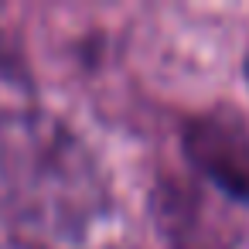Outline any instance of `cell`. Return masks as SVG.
Returning a JSON list of instances; mask_svg holds the SVG:
<instances>
[{"label":"cell","mask_w":249,"mask_h":249,"mask_svg":"<svg viewBox=\"0 0 249 249\" xmlns=\"http://www.w3.org/2000/svg\"><path fill=\"white\" fill-rule=\"evenodd\" d=\"M113 184L75 126L18 106L0 109V212L41 249H82L113 225Z\"/></svg>","instance_id":"1"},{"label":"cell","mask_w":249,"mask_h":249,"mask_svg":"<svg viewBox=\"0 0 249 249\" xmlns=\"http://www.w3.org/2000/svg\"><path fill=\"white\" fill-rule=\"evenodd\" d=\"M184 150L222 191L249 198V130L232 113L195 116L184 130Z\"/></svg>","instance_id":"2"},{"label":"cell","mask_w":249,"mask_h":249,"mask_svg":"<svg viewBox=\"0 0 249 249\" xmlns=\"http://www.w3.org/2000/svg\"><path fill=\"white\" fill-rule=\"evenodd\" d=\"M232 249H249V232H246V235H239V239H235V246H232Z\"/></svg>","instance_id":"3"},{"label":"cell","mask_w":249,"mask_h":249,"mask_svg":"<svg viewBox=\"0 0 249 249\" xmlns=\"http://www.w3.org/2000/svg\"><path fill=\"white\" fill-rule=\"evenodd\" d=\"M242 69H246V82H249V48H246V62H242Z\"/></svg>","instance_id":"4"}]
</instances>
